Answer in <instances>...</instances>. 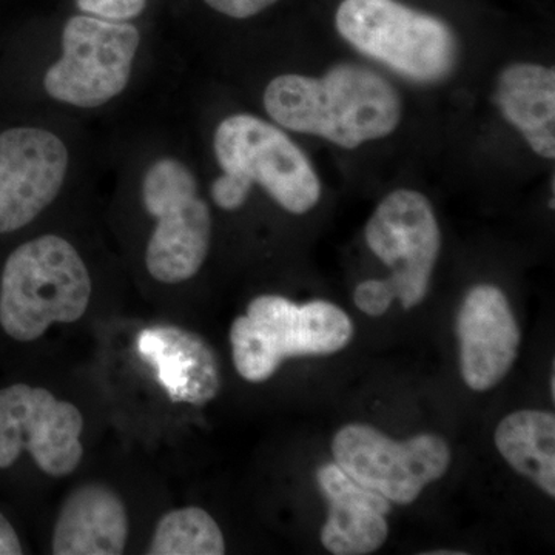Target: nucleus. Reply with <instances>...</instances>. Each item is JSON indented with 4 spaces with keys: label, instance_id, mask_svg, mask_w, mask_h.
Segmentation results:
<instances>
[{
    "label": "nucleus",
    "instance_id": "obj_1",
    "mask_svg": "<svg viewBox=\"0 0 555 555\" xmlns=\"http://www.w3.org/2000/svg\"><path fill=\"white\" fill-rule=\"evenodd\" d=\"M264 108L278 126L347 150L389 137L401 120L392 83L357 64L335 65L321 78L278 76L264 91Z\"/></svg>",
    "mask_w": 555,
    "mask_h": 555
},
{
    "label": "nucleus",
    "instance_id": "obj_2",
    "mask_svg": "<svg viewBox=\"0 0 555 555\" xmlns=\"http://www.w3.org/2000/svg\"><path fill=\"white\" fill-rule=\"evenodd\" d=\"M90 297L89 270L68 241H28L11 251L0 273V331L16 343L36 341L53 324L80 320Z\"/></svg>",
    "mask_w": 555,
    "mask_h": 555
},
{
    "label": "nucleus",
    "instance_id": "obj_3",
    "mask_svg": "<svg viewBox=\"0 0 555 555\" xmlns=\"http://www.w3.org/2000/svg\"><path fill=\"white\" fill-rule=\"evenodd\" d=\"M352 337V321L332 302L298 306L278 295L251 299L246 315L230 327L233 363L250 383L273 377L287 358L339 352Z\"/></svg>",
    "mask_w": 555,
    "mask_h": 555
},
{
    "label": "nucleus",
    "instance_id": "obj_4",
    "mask_svg": "<svg viewBox=\"0 0 555 555\" xmlns=\"http://www.w3.org/2000/svg\"><path fill=\"white\" fill-rule=\"evenodd\" d=\"M335 24L353 49L415 82H436L454 68L451 28L397 0H343Z\"/></svg>",
    "mask_w": 555,
    "mask_h": 555
},
{
    "label": "nucleus",
    "instance_id": "obj_5",
    "mask_svg": "<svg viewBox=\"0 0 555 555\" xmlns=\"http://www.w3.org/2000/svg\"><path fill=\"white\" fill-rule=\"evenodd\" d=\"M214 147L225 175L250 190L254 184L261 185L291 214H308L321 198V182L308 156L266 120L230 116L219 124Z\"/></svg>",
    "mask_w": 555,
    "mask_h": 555
},
{
    "label": "nucleus",
    "instance_id": "obj_6",
    "mask_svg": "<svg viewBox=\"0 0 555 555\" xmlns=\"http://www.w3.org/2000/svg\"><path fill=\"white\" fill-rule=\"evenodd\" d=\"M142 198L158 219L145 255L150 275L166 284L195 276L210 247L211 217L192 171L177 159L158 160L145 175Z\"/></svg>",
    "mask_w": 555,
    "mask_h": 555
},
{
    "label": "nucleus",
    "instance_id": "obj_7",
    "mask_svg": "<svg viewBox=\"0 0 555 555\" xmlns=\"http://www.w3.org/2000/svg\"><path fill=\"white\" fill-rule=\"evenodd\" d=\"M139 42L138 28L127 22L72 17L62 31V57L43 79L47 93L76 107H100L129 83Z\"/></svg>",
    "mask_w": 555,
    "mask_h": 555
},
{
    "label": "nucleus",
    "instance_id": "obj_8",
    "mask_svg": "<svg viewBox=\"0 0 555 555\" xmlns=\"http://www.w3.org/2000/svg\"><path fill=\"white\" fill-rule=\"evenodd\" d=\"M332 454L352 480L398 505L415 502L451 465V451L441 437L420 434L396 441L375 427L357 423L338 430Z\"/></svg>",
    "mask_w": 555,
    "mask_h": 555
},
{
    "label": "nucleus",
    "instance_id": "obj_9",
    "mask_svg": "<svg viewBox=\"0 0 555 555\" xmlns=\"http://www.w3.org/2000/svg\"><path fill=\"white\" fill-rule=\"evenodd\" d=\"M79 409L50 390L25 383L0 387V470L5 473L27 452L47 476L64 477L83 456Z\"/></svg>",
    "mask_w": 555,
    "mask_h": 555
},
{
    "label": "nucleus",
    "instance_id": "obj_10",
    "mask_svg": "<svg viewBox=\"0 0 555 555\" xmlns=\"http://www.w3.org/2000/svg\"><path fill=\"white\" fill-rule=\"evenodd\" d=\"M366 243L392 269L387 281L401 306H418L429 291L441 246L440 228L426 196L408 189L387 195L369 219Z\"/></svg>",
    "mask_w": 555,
    "mask_h": 555
},
{
    "label": "nucleus",
    "instance_id": "obj_11",
    "mask_svg": "<svg viewBox=\"0 0 555 555\" xmlns=\"http://www.w3.org/2000/svg\"><path fill=\"white\" fill-rule=\"evenodd\" d=\"M68 152L56 134L17 127L0 134V235L30 224L60 195Z\"/></svg>",
    "mask_w": 555,
    "mask_h": 555
},
{
    "label": "nucleus",
    "instance_id": "obj_12",
    "mask_svg": "<svg viewBox=\"0 0 555 555\" xmlns=\"http://www.w3.org/2000/svg\"><path fill=\"white\" fill-rule=\"evenodd\" d=\"M456 335L466 386L485 392L499 385L513 367L521 339L506 295L491 284L470 288L456 315Z\"/></svg>",
    "mask_w": 555,
    "mask_h": 555
},
{
    "label": "nucleus",
    "instance_id": "obj_13",
    "mask_svg": "<svg viewBox=\"0 0 555 555\" xmlns=\"http://www.w3.org/2000/svg\"><path fill=\"white\" fill-rule=\"evenodd\" d=\"M317 483L326 496L328 513L321 543L334 555H367L389 535L390 502L352 480L337 463L318 467Z\"/></svg>",
    "mask_w": 555,
    "mask_h": 555
},
{
    "label": "nucleus",
    "instance_id": "obj_14",
    "mask_svg": "<svg viewBox=\"0 0 555 555\" xmlns=\"http://www.w3.org/2000/svg\"><path fill=\"white\" fill-rule=\"evenodd\" d=\"M138 353L155 367L160 386L175 403L204 406L218 396V358L195 332L177 326L144 328L138 337Z\"/></svg>",
    "mask_w": 555,
    "mask_h": 555
},
{
    "label": "nucleus",
    "instance_id": "obj_15",
    "mask_svg": "<svg viewBox=\"0 0 555 555\" xmlns=\"http://www.w3.org/2000/svg\"><path fill=\"white\" fill-rule=\"evenodd\" d=\"M129 540V517L108 486H79L65 500L53 532L54 555H119Z\"/></svg>",
    "mask_w": 555,
    "mask_h": 555
},
{
    "label": "nucleus",
    "instance_id": "obj_16",
    "mask_svg": "<svg viewBox=\"0 0 555 555\" xmlns=\"http://www.w3.org/2000/svg\"><path fill=\"white\" fill-rule=\"evenodd\" d=\"M494 104L529 147L555 158V72L539 64H513L500 73Z\"/></svg>",
    "mask_w": 555,
    "mask_h": 555
},
{
    "label": "nucleus",
    "instance_id": "obj_17",
    "mask_svg": "<svg viewBox=\"0 0 555 555\" xmlns=\"http://www.w3.org/2000/svg\"><path fill=\"white\" fill-rule=\"evenodd\" d=\"M500 455L520 476L555 496V416L553 412L518 411L495 430Z\"/></svg>",
    "mask_w": 555,
    "mask_h": 555
},
{
    "label": "nucleus",
    "instance_id": "obj_18",
    "mask_svg": "<svg viewBox=\"0 0 555 555\" xmlns=\"http://www.w3.org/2000/svg\"><path fill=\"white\" fill-rule=\"evenodd\" d=\"M224 535L214 517L201 507H182L160 518L153 534L152 555H222Z\"/></svg>",
    "mask_w": 555,
    "mask_h": 555
},
{
    "label": "nucleus",
    "instance_id": "obj_19",
    "mask_svg": "<svg viewBox=\"0 0 555 555\" xmlns=\"http://www.w3.org/2000/svg\"><path fill=\"white\" fill-rule=\"evenodd\" d=\"M393 299H396V292L387 280L363 281L353 292L357 308L369 317L385 315L392 306Z\"/></svg>",
    "mask_w": 555,
    "mask_h": 555
},
{
    "label": "nucleus",
    "instance_id": "obj_20",
    "mask_svg": "<svg viewBox=\"0 0 555 555\" xmlns=\"http://www.w3.org/2000/svg\"><path fill=\"white\" fill-rule=\"evenodd\" d=\"M80 11L102 20L126 22L138 17L147 0H76Z\"/></svg>",
    "mask_w": 555,
    "mask_h": 555
},
{
    "label": "nucleus",
    "instance_id": "obj_21",
    "mask_svg": "<svg viewBox=\"0 0 555 555\" xmlns=\"http://www.w3.org/2000/svg\"><path fill=\"white\" fill-rule=\"evenodd\" d=\"M248 193H250V189L241 184L238 179L225 173L215 179L214 184H211V198L222 210H236V208L243 207Z\"/></svg>",
    "mask_w": 555,
    "mask_h": 555
},
{
    "label": "nucleus",
    "instance_id": "obj_22",
    "mask_svg": "<svg viewBox=\"0 0 555 555\" xmlns=\"http://www.w3.org/2000/svg\"><path fill=\"white\" fill-rule=\"evenodd\" d=\"M208 7L218 13L233 17V20H247L261 13L278 0H204Z\"/></svg>",
    "mask_w": 555,
    "mask_h": 555
},
{
    "label": "nucleus",
    "instance_id": "obj_23",
    "mask_svg": "<svg viewBox=\"0 0 555 555\" xmlns=\"http://www.w3.org/2000/svg\"><path fill=\"white\" fill-rule=\"evenodd\" d=\"M22 554H24V546H22L21 537L10 518L0 511V555Z\"/></svg>",
    "mask_w": 555,
    "mask_h": 555
},
{
    "label": "nucleus",
    "instance_id": "obj_24",
    "mask_svg": "<svg viewBox=\"0 0 555 555\" xmlns=\"http://www.w3.org/2000/svg\"><path fill=\"white\" fill-rule=\"evenodd\" d=\"M551 392H553V396L555 393V377H551Z\"/></svg>",
    "mask_w": 555,
    "mask_h": 555
}]
</instances>
